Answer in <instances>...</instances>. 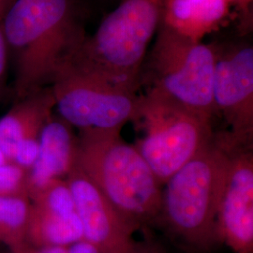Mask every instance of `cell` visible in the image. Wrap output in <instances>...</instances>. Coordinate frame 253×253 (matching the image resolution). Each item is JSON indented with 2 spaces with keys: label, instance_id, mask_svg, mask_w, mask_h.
I'll return each instance as SVG.
<instances>
[{
  "label": "cell",
  "instance_id": "cell-1",
  "mask_svg": "<svg viewBox=\"0 0 253 253\" xmlns=\"http://www.w3.org/2000/svg\"><path fill=\"white\" fill-rule=\"evenodd\" d=\"M15 100L50 86L86 38L78 0H15L2 21Z\"/></svg>",
  "mask_w": 253,
  "mask_h": 253
},
{
  "label": "cell",
  "instance_id": "cell-2",
  "mask_svg": "<svg viewBox=\"0 0 253 253\" xmlns=\"http://www.w3.org/2000/svg\"><path fill=\"white\" fill-rule=\"evenodd\" d=\"M75 164L137 229L158 220L163 185L121 130H79Z\"/></svg>",
  "mask_w": 253,
  "mask_h": 253
},
{
  "label": "cell",
  "instance_id": "cell-3",
  "mask_svg": "<svg viewBox=\"0 0 253 253\" xmlns=\"http://www.w3.org/2000/svg\"><path fill=\"white\" fill-rule=\"evenodd\" d=\"M229 152L214 138L163 185L158 220L190 250L207 253L220 243L217 219Z\"/></svg>",
  "mask_w": 253,
  "mask_h": 253
},
{
  "label": "cell",
  "instance_id": "cell-4",
  "mask_svg": "<svg viewBox=\"0 0 253 253\" xmlns=\"http://www.w3.org/2000/svg\"><path fill=\"white\" fill-rule=\"evenodd\" d=\"M164 0H122L86 37L71 61L110 84L137 93Z\"/></svg>",
  "mask_w": 253,
  "mask_h": 253
},
{
  "label": "cell",
  "instance_id": "cell-5",
  "mask_svg": "<svg viewBox=\"0 0 253 253\" xmlns=\"http://www.w3.org/2000/svg\"><path fill=\"white\" fill-rule=\"evenodd\" d=\"M217 56V46L182 36L160 24L141 80L145 77L148 90L212 120Z\"/></svg>",
  "mask_w": 253,
  "mask_h": 253
},
{
  "label": "cell",
  "instance_id": "cell-6",
  "mask_svg": "<svg viewBox=\"0 0 253 253\" xmlns=\"http://www.w3.org/2000/svg\"><path fill=\"white\" fill-rule=\"evenodd\" d=\"M211 121L154 91L140 96L135 146L163 186L214 138Z\"/></svg>",
  "mask_w": 253,
  "mask_h": 253
},
{
  "label": "cell",
  "instance_id": "cell-7",
  "mask_svg": "<svg viewBox=\"0 0 253 253\" xmlns=\"http://www.w3.org/2000/svg\"><path fill=\"white\" fill-rule=\"evenodd\" d=\"M57 115L78 130H122L133 121L140 96L67 63L50 85Z\"/></svg>",
  "mask_w": 253,
  "mask_h": 253
},
{
  "label": "cell",
  "instance_id": "cell-8",
  "mask_svg": "<svg viewBox=\"0 0 253 253\" xmlns=\"http://www.w3.org/2000/svg\"><path fill=\"white\" fill-rule=\"evenodd\" d=\"M213 100L229 126L218 139L230 148H253V46L217 49Z\"/></svg>",
  "mask_w": 253,
  "mask_h": 253
},
{
  "label": "cell",
  "instance_id": "cell-9",
  "mask_svg": "<svg viewBox=\"0 0 253 253\" xmlns=\"http://www.w3.org/2000/svg\"><path fill=\"white\" fill-rule=\"evenodd\" d=\"M73 194L83 239L100 253H140L145 243L136 241L138 230L74 164L65 178Z\"/></svg>",
  "mask_w": 253,
  "mask_h": 253
},
{
  "label": "cell",
  "instance_id": "cell-10",
  "mask_svg": "<svg viewBox=\"0 0 253 253\" xmlns=\"http://www.w3.org/2000/svg\"><path fill=\"white\" fill-rule=\"evenodd\" d=\"M227 149L229 158L217 212L218 238L235 253H253V148Z\"/></svg>",
  "mask_w": 253,
  "mask_h": 253
},
{
  "label": "cell",
  "instance_id": "cell-11",
  "mask_svg": "<svg viewBox=\"0 0 253 253\" xmlns=\"http://www.w3.org/2000/svg\"><path fill=\"white\" fill-rule=\"evenodd\" d=\"M54 95L50 86L15 100L0 118V148L9 163L28 171L36 161L40 136L54 115Z\"/></svg>",
  "mask_w": 253,
  "mask_h": 253
},
{
  "label": "cell",
  "instance_id": "cell-12",
  "mask_svg": "<svg viewBox=\"0 0 253 253\" xmlns=\"http://www.w3.org/2000/svg\"><path fill=\"white\" fill-rule=\"evenodd\" d=\"M75 157L73 127L54 114L42 129L36 161L27 172L28 198L52 181L65 179L75 164Z\"/></svg>",
  "mask_w": 253,
  "mask_h": 253
},
{
  "label": "cell",
  "instance_id": "cell-13",
  "mask_svg": "<svg viewBox=\"0 0 253 253\" xmlns=\"http://www.w3.org/2000/svg\"><path fill=\"white\" fill-rule=\"evenodd\" d=\"M230 11L226 0H164L161 24L201 42L226 22Z\"/></svg>",
  "mask_w": 253,
  "mask_h": 253
},
{
  "label": "cell",
  "instance_id": "cell-14",
  "mask_svg": "<svg viewBox=\"0 0 253 253\" xmlns=\"http://www.w3.org/2000/svg\"><path fill=\"white\" fill-rule=\"evenodd\" d=\"M81 239L83 231L76 212H62L31 204L26 229L27 246H65Z\"/></svg>",
  "mask_w": 253,
  "mask_h": 253
},
{
  "label": "cell",
  "instance_id": "cell-15",
  "mask_svg": "<svg viewBox=\"0 0 253 253\" xmlns=\"http://www.w3.org/2000/svg\"><path fill=\"white\" fill-rule=\"evenodd\" d=\"M31 208L27 195L0 196V243L11 253L27 247L26 229Z\"/></svg>",
  "mask_w": 253,
  "mask_h": 253
},
{
  "label": "cell",
  "instance_id": "cell-16",
  "mask_svg": "<svg viewBox=\"0 0 253 253\" xmlns=\"http://www.w3.org/2000/svg\"><path fill=\"white\" fill-rule=\"evenodd\" d=\"M27 195V171L12 163L0 165V196Z\"/></svg>",
  "mask_w": 253,
  "mask_h": 253
},
{
  "label": "cell",
  "instance_id": "cell-17",
  "mask_svg": "<svg viewBox=\"0 0 253 253\" xmlns=\"http://www.w3.org/2000/svg\"><path fill=\"white\" fill-rule=\"evenodd\" d=\"M19 253H100L90 243L81 239L75 243L53 247H31L27 246Z\"/></svg>",
  "mask_w": 253,
  "mask_h": 253
},
{
  "label": "cell",
  "instance_id": "cell-18",
  "mask_svg": "<svg viewBox=\"0 0 253 253\" xmlns=\"http://www.w3.org/2000/svg\"><path fill=\"white\" fill-rule=\"evenodd\" d=\"M8 58H9L8 46H7L6 39L4 35L3 27H2V22H0V91L2 89L5 76H6Z\"/></svg>",
  "mask_w": 253,
  "mask_h": 253
},
{
  "label": "cell",
  "instance_id": "cell-19",
  "mask_svg": "<svg viewBox=\"0 0 253 253\" xmlns=\"http://www.w3.org/2000/svg\"><path fill=\"white\" fill-rule=\"evenodd\" d=\"M231 7H235L241 14V20L246 19L250 24V10L252 9L253 0H226ZM242 24V22H241Z\"/></svg>",
  "mask_w": 253,
  "mask_h": 253
},
{
  "label": "cell",
  "instance_id": "cell-20",
  "mask_svg": "<svg viewBox=\"0 0 253 253\" xmlns=\"http://www.w3.org/2000/svg\"><path fill=\"white\" fill-rule=\"evenodd\" d=\"M140 253H165V251L160 245L154 244V243L146 244L145 243L144 249Z\"/></svg>",
  "mask_w": 253,
  "mask_h": 253
},
{
  "label": "cell",
  "instance_id": "cell-21",
  "mask_svg": "<svg viewBox=\"0 0 253 253\" xmlns=\"http://www.w3.org/2000/svg\"><path fill=\"white\" fill-rule=\"evenodd\" d=\"M14 1L15 0H0V22L3 21L4 16Z\"/></svg>",
  "mask_w": 253,
  "mask_h": 253
},
{
  "label": "cell",
  "instance_id": "cell-22",
  "mask_svg": "<svg viewBox=\"0 0 253 253\" xmlns=\"http://www.w3.org/2000/svg\"><path fill=\"white\" fill-rule=\"evenodd\" d=\"M6 163H9V162L7 161V159H6L5 155H4V153L2 152V150H1V148H0V165Z\"/></svg>",
  "mask_w": 253,
  "mask_h": 253
},
{
  "label": "cell",
  "instance_id": "cell-23",
  "mask_svg": "<svg viewBox=\"0 0 253 253\" xmlns=\"http://www.w3.org/2000/svg\"><path fill=\"white\" fill-rule=\"evenodd\" d=\"M9 253H10V252H9Z\"/></svg>",
  "mask_w": 253,
  "mask_h": 253
}]
</instances>
